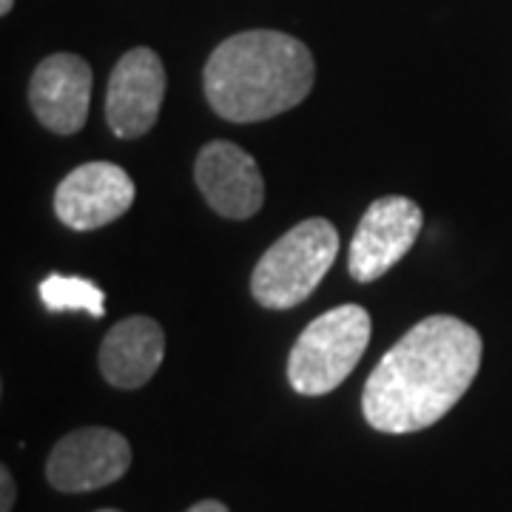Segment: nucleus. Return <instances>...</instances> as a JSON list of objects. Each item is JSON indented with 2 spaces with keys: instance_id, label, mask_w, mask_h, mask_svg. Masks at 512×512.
I'll return each instance as SVG.
<instances>
[{
  "instance_id": "f03ea898",
  "label": "nucleus",
  "mask_w": 512,
  "mask_h": 512,
  "mask_svg": "<svg viewBox=\"0 0 512 512\" xmlns=\"http://www.w3.org/2000/svg\"><path fill=\"white\" fill-rule=\"evenodd\" d=\"M316 63L299 37L251 29L222 40L202 69L208 106L228 123H259L299 106L313 89Z\"/></svg>"
},
{
  "instance_id": "2eb2a0df",
  "label": "nucleus",
  "mask_w": 512,
  "mask_h": 512,
  "mask_svg": "<svg viewBox=\"0 0 512 512\" xmlns=\"http://www.w3.org/2000/svg\"><path fill=\"white\" fill-rule=\"evenodd\" d=\"M12 6H15V0H0V15H9Z\"/></svg>"
},
{
  "instance_id": "ddd939ff",
  "label": "nucleus",
  "mask_w": 512,
  "mask_h": 512,
  "mask_svg": "<svg viewBox=\"0 0 512 512\" xmlns=\"http://www.w3.org/2000/svg\"><path fill=\"white\" fill-rule=\"evenodd\" d=\"M15 478L9 473V467H0V512H12L15 504Z\"/></svg>"
},
{
  "instance_id": "0eeeda50",
  "label": "nucleus",
  "mask_w": 512,
  "mask_h": 512,
  "mask_svg": "<svg viewBox=\"0 0 512 512\" xmlns=\"http://www.w3.org/2000/svg\"><path fill=\"white\" fill-rule=\"evenodd\" d=\"M165 66L148 46H137L117 60L106 92V123L120 140H137L160 120L165 100Z\"/></svg>"
},
{
  "instance_id": "dca6fc26",
  "label": "nucleus",
  "mask_w": 512,
  "mask_h": 512,
  "mask_svg": "<svg viewBox=\"0 0 512 512\" xmlns=\"http://www.w3.org/2000/svg\"><path fill=\"white\" fill-rule=\"evenodd\" d=\"M97 512H120V510H97Z\"/></svg>"
},
{
  "instance_id": "f257e3e1",
  "label": "nucleus",
  "mask_w": 512,
  "mask_h": 512,
  "mask_svg": "<svg viewBox=\"0 0 512 512\" xmlns=\"http://www.w3.org/2000/svg\"><path fill=\"white\" fill-rule=\"evenodd\" d=\"M484 342L458 316H427L367 376L362 413L379 433L404 436L441 421L481 370Z\"/></svg>"
},
{
  "instance_id": "4468645a",
  "label": "nucleus",
  "mask_w": 512,
  "mask_h": 512,
  "mask_svg": "<svg viewBox=\"0 0 512 512\" xmlns=\"http://www.w3.org/2000/svg\"><path fill=\"white\" fill-rule=\"evenodd\" d=\"M185 512H231L222 501H214V498H208V501H200V504H194V507H188Z\"/></svg>"
},
{
  "instance_id": "20e7f679",
  "label": "nucleus",
  "mask_w": 512,
  "mask_h": 512,
  "mask_svg": "<svg viewBox=\"0 0 512 512\" xmlns=\"http://www.w3.org/2000/svg\"><path fill=\"white\" fill-rule=\"evenodd\" d=\"M370 313L339 305L299 333L288 356V382L299 396H325L353 373L370 342Z\"/></svg>"
},
{
  "instance_id": "9d476101",
  "label": "nucleus",
  "mask_w": 512,
  "mask_h": 512,
  "mask_svg": "<svg viewBox=\"0 0 512 512\" xmlns=\"http://www.w3.org/2000/svg\"><path fill=\"white\" fill-rule=\"evenodd\" d=\"M92 83V66L83 57L57 52L40 60L29 80V106L40 126L60 137L77 134L89 117Z\"/></svg>"
},
{
  "instance_id": "39448f33",
  "label": "nucleus",
  "mask_w": 512,
  "mask_h": 512,
  "mask_svg": "<svg viewBox=\"0 0 512 512\" xmlns=\"http://www.w3.org/2000/svg\"><path fill=\"white\" fill-rule=\"evenodd\" d=\"M421 225H424V214L410 197L390 194L370 202L350 242V276L356 282L382 279L416 245Z\"/></svg>"
},
{
  "instance_id": "f8f14e48",
  "label": "nucleus",
  "mask_w": 512,
  "mask_h": 512,
  "mask_svg": "<svg viewBox=\"0 0 512 512\" xmlns=\"http://www.w3.org/2000/svg\"><path fill=\"white\" fill-rule=\"evenodd\" d=\"M40 299L52 313L86 311L94 319L106 316V293L86 276H46L40 282Z\"/></svg>"
},
{
  "instance_id": "7ed1b4c3",
  "label": "nucleus",
  "mask_w": 512,
  "mask_h": 512,
  "mask_svg": "<svg viewBox=\"0 0 512 512\" xmlns=\"http://www.w3.org/2000/svg\"><path fill=\"white\" fill-rule=\"evenodd\" d=\"M339 254V231L325 217H311L293 225L288 234L259 256L251 293L268 311H288L305 302Z\"/></svg>"
},
{
  "instance_id": "1a4fd4ad",
  "label": "nucleus",
  "mask_w": 512,
  "mask_h": 512,
  "mask_svg": "<svg viewBox=\"0 0 512 512\" xmlns=\"http://www.w3.org/2000/svg\"><path fill=\"white\" fill-rule=\"evenodd\" d=\"M194 180L211 211L225 220H251L262 211L265 183L256 160L228 140L202 146L194 163Z\"/></svg>"
},
{
  "instance_id": "9b49d317",
  "label": "nucleus",
  "mask_w": 512,
  "mask_h": 512,
  "mask_svg": "<svg viewBox=\"0 0 512 512\" xmlns=\"http://www.w3.org/2000/svg\"><path fill=\"white\" fill-rule=\"evenodd\" d=\"M165 356V333L151 316L120 319L100 345V370L111 387L137 390L154 379Z\"/></svg>"
},
{
  "instance_id": "6e6552de",
  "label": "nucleus",
  "mask_w": 512,
  "mask_h": 512,
  "mask_svg": "<svg viewBox=\"0 0 512 512\" xmlns=\"http://www.w3.org/2000/svg\"><path fill=\"white\" fill-rule=\"evenodd\" d=\"M134 180L126 168L94 160L69 171L55 191V214L72 231H94L120 220L134 205Z\"/></svg>"
},
{
  "instance_id": "423d86ee",
  "label": "nucleus",
  "mask_w": 512,
  "mask_h": 512,
  "mask_svg": "<svg viewBox=\"0 0 512 512\" xmlns=\"http://www.w3.org/2000/svg\"><path fill=\"white\" fill-rule=\"evenodd\" d=\"M131 444L111 427H80L57 441L46 478L60 493H92L126 476Z\"/></svg>"
}]
</instances>
